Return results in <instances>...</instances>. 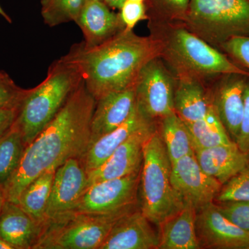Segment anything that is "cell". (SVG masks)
<instances>
[{"label":"cell","instance_id":"1","mask_svg":"<svg viewBox=\"0 0 249 249\" xmlns=\"http://www.w3.org/2000/svg\"><path fill=\"white\" fill-rule=\"evenodd\" d=\"M96 103L83 80L53 121L26 147L5 186L6 200L17 203L23 190L37 177L56 170L69 159L81 157L89 145Z\"/></svg>","mask_w":249,"mask_h":249},{"label":"cell","instance_id":"2","mask_svg":"<svg viewBox=\"0 0 249 249\" xmlns=\"http://www.w3.org/2000/svg\"><path fill=\"white\" fill-rule=\"evenodd\" d=\"M160 53L161 44L155 36H140L124 29L95 47L83 41L75 44L65 56L77 67L87 89L98 101L135 86L142 67Z\"/></svg>","mask_w":249,"mask_h":249},{"label":"cell","instance_id":"3","mask_svg":"<svg viewBox=\"0 0 249 249\" xmlns=\"http://www.w3.org/2000/svg\"><path fill=\"white\" fill-rule=\"evenodd\" d=\"M148 27L150 34L161 44L160 58L178 79L191 78L209 85L227 73L249 76V71L182 24L149 21Z\"/></svg>","mask_w":249,"mask_h":249},{"label":"cell","instance_id":"4","mask_svg":"<svg viewBox=\"0 0 249 249\" xmlns=\"http://www.w3.org/2000/svg\"><path fill=\"white\" fill-rule=\"evenodd\" d=\"M82 82L77 67L64 55L49 66L42 83L27 89L13 124L26 146L53 121Z\"/></svg>","mask_w":249,"mask_h":249},{"label":"cell","instance_id":"5","mask_svg":"<svg viewBox=\"0 0 249 249\" xmlns=\"http://www.w3.org/2000/svg\"><path fill=\"white\" fill-rule=\"evenodd\" d=\"M171 170V161L157 127L144 145L138 202L142 214L158 227L185 206L172 184Z\"/></svg>","mask_w":249,"mask_h":249},{"label":"cell","instance_id":"6","mask_svg":"<svg viewBox=\"0 0 249 249\" xmlns=\"http://www.w3.org/2000/svg\"><path fill=\"white\" fill-rule=\"evenodd\" d=\"M219 49L237 36H249V0H191L180 23Z\"/></svg>","mask_w":249,"mask_h":249},{"label":"cell","instance_id":"7","mask_svg":"<svg viewBox=\"0 0 249 249\" xmlns=\"http://www.w3.org/2000/svg\"><path fill=\"white\" fill-rule=\"evenodd\" d=\"M138 206L107 214H67L44 229L35 249H100L118 219Z\"/></svg>","mask_w":249,"mask_h":249},{"label":"cell","instance_id":"8","mask_svg":"<svg viewBox=\"0 0 249 249\" xmlns=\"http://www.w3.org/2000/svg\"><path fill=\"white\" fill-rule=\"evenodd\" d=\"M176 76L160 57L147 62L135 83L137 109L148 120L157 123L175 113Z\"/></svg>","mask_w":249,"mask_h":249},{"label":"cell","instance_id":"9","mask_svg":"<svg viewBox=\"0 0 249 249\" xmlns=\"http://www.w3.org/2000/svg\"><path fill=\"white\" fill-rule=\"evenodd\" d=\"M140 172L88 187L71 213L107 214L138 204Z\"/></svg>","mask_w":249,"mask_h":249},{"label":"cell","instance_id":"10","mask_svg":"<svg viewBox=\"0 0 249 249\" xmlns=\"http://www.w3.org/2000/svg\"><path fill=\"white\" fill-rule=\"evenodd\" d=\"M87 187L88 173L80 158L69 159L57 168L42 231L49 224L71 213Z\"/></svg>","mask_w":249,"mask_h":249},{"label":"cell","instance_id":"11","mask_svg":"<svg viewBox=\"0 0 249 249\" xmlns=\"http://www.w3.org/2000/svg\"><path fill=\"white\" fill-rule=\"evenodd\" d=\"M171 182L183 204L197 209L214 202L223 185L205 173L196 155L171 163Z\"/></svg>","mask_w":249,"mask_h":249},{"label":"cell","instance_id":"12","mask_svg":"<svg viewBox=\"0 0 249 249\" xmlns=\"http://www.w3.org/2000/svg\"><path fill=\"white\" fill-rule=\"evenodd\" d=\"M249 77L241 73H227L208 85L214 109L229 137L235 142L238 138L243 118Z\"/></svg>","mask_w":249,"mask_h":249},{"label":"cell","instance_id":"13","mask_svg":"<svg viewBox=\"0 0 249 249\" xmlns=\"http://www.w3.org/2000/svg\"><path fill=\"white\" fill-rule=\"evenodd\" d=\"M196 229L201 249H249V232L231 222L213 202L196 210Z\"/></svg>","mask_w":249,"mask_h":249},{"label":"cell","instance_id":"14","mask_svg":"<svg viewBox=\"0 0 249 249\" xmlns=\"http://www.w3.org/2000/svg\"><path fill=\"white\" fill-rule=\"evenodd\" d=\"M157 128V123L134 134L118 147L101 166L88 172L87 188L101 181L139 173L143 160L144 145Z\"/></svg>","mask_w":249,"mask_h":249},{"label":"cell","instance_id":"15","mask_svg":"<svg viewBox=\"0 0 249 249\" xmlns=\"http://www.w3.org/2000/svg\"><path fill=\"white\" fill-rule=\"evenodd\" d=\"M150 223L138 206L118 219L100 249H158L159 232Z\"/></svg>","mask_w":249,"mask_h":249},{"label":"cell","instance_id":"16","mask_svg":"<svg viewBox=\"0 0 249 249\" xmlns=\"http://www.w3.org/2000/svg\"><path fill=\"white\" fill-rule=\"evenodd\" d=\"M135 107V86L109 93L96 101L90 123L89 145L120 127Z\"/></svg>","mask_w":249,"mask_h":249},{"label":"cell","instance_id":"17","mask_svg":"<svg viewBox=\"0 0 249 249\" xmlns=\"http://www.w3.org/2000/svg\"><path fill=\"white\" fill-rule=\"evenodd\" d=\"M75 22L88 47L101 45L125 29L119 13L111 11L103 0H87Z\"/></svg>","mask_w":249,"mask_h":249},{"label":"cell","instance_id":"18","mask_svg":"<svg viewBox=\"0 0 249 249\" xmlns=\"http://www.w3.org/2000/svg\"><path fill=\"white\" fill-rule=\"evenodd\" d=\"M157 123L148 120L135 109L129 119L120 127L90 144L80 157L87 173L101 166L112 155L118 147L142 129L151 127Z\"/></svg>","mask_w":249,"mask_h":249},{"label":"cell","instance_id":"19","mask_svg":"<svg viewBox=\"0 0 249 249\" xmlns=\"http://www.w3.org/2000/svg\"><path fill=\"white\" fill-rule=\"evenodd\" d=\"M42 228L17 203L6 200L0 212V237L14 249H35Z\"/></svg>","mask_w":249,"mask_h":249},{"label":"cell","instance_id":"20","mask_svg":"<svg viewBox=\"0 0 249 249\" xmlns=\"http://www.w3.org/2000/svg\"><path fill=\"white\" fill-rule=\"evenodd\" d=\"M195 155L205 173L224 185L249 165V155L233 142L205 149H196Z\"/></svg>","mask_w":249,"mask_h":249},{"label":"cell","instance_id":"21","mask_svg":"<svg viewBox=\"0 0 249 249\" xmlns=\"http://www.w3.org/2000/svg\"><path fill=\"white\" fill-rule=\"evenodd\" d=\"M175 111L185 124L203 119L212 107L209 85L191 78H177Z\"/></svg>","mask_w":249,"mask_h":249},{"label":"cell","instance_id":"22","mask_svg":"<svg viewBox=\"0 0 249 249\" xmlns=\"http://www.w3.org/2000/svg\"><path fill=\"white\" fill-rule=\"evenodd\" d=\"M196 210L186 204L159 227L160 245L158 249H199L196 229Z\"/></svg>","mask_w":249,"mask_h":249},{"label":"cell","instance_id":"23","mask_svg":"<svg viewBox=\"0 0 249 249\" xmlns=\"http://www.w3.org/2000/svg\"><path fill=\"white\" fill-rule=\"evenodd\" d=\"M157 127L171 163L186 156L194 155L188 127L176 113L160 119L157 122Z\"/></svg>","mask_w":249,"mask_h":249},{"label":"cell","instance_id":"24","mask_svg":"<svg viewBox=\"0 0 249 249\" xmlns=\"http://www.w3.org/2000/svg\"><path fill=\"white\" fill-rule=\"evenodd\" d=\"M55 173L52 170L37 177L23 190L18 199L17 204L42 229Z\"/></svg>","mask_w":249,"mask_h":249},{"label":"cell","instance_id":"25","mask_svg":"<svg viewBox=\"0 0 249 249\" xmlns=\"http://www.w3.org/2000/svg\"><path fill=\"white\" fill-rule=\"evenodd\" d=\"M191 134L193 149H205L233 143L213 106L200 120L186 124Z\"/></svg>","mask_w":249,"mask_h":249},{"label":"cell","instance_id":"26","mask_svg":"<svg viewBox=\"0 0 249 249\" xmlns=\"http://www.w3.org/2000/svg\"><path fill=\"white\" fill-rule=\"evenodd\" d=\"M26 147L20 132L13 126L0 137V187L4 190L19 166Z\"/></svg>","mask_w":249,"mask_h":249},{"label":"cell","instance_id":"27","mask_svg":"<svg viewBox=\"0 0 249 249\" xmlns=\"http://www.w3.org/2000/svg\"><path fill=\"white\" fill-rule=\"evenodd\" d=\"M87 0H41V15L49 27L76 22Z\"/></svg>","mask_w":249,"mask_h":249},{"label":"cell","instance_id":"28","mask_svg":"<svg viewBox=\"0 0 249 249\" xmlns=\"http://www.w3.org/2000/svg\"><path fill=\"white\" fill-rule=\"evenodd\" d=\"M191 0H154V11L148 16L150 22H183Z\"/></svg>","mask_w":249,"mask_h":249},{"label":"cell","instance_id":"29","mask_svg":"<svg viewBox=\"0 0 249 249\" xmlns=\"http://www.w3.org/2000/svg\"><path fill=\"white\" fill-rule=\"evenodd\" d=\"M214 201H249V165L223 185Z\"/></svg>","mask_w":249,"mask_h":249},{"label":"cell","instance_id":"30","mask_svg":"<svg viewBox=\"0 0 249 249\" xmlns=\"http://www.w3.org/2000/svg\"><path fill=\"white\" fill-rule=\"evenodd\" d=\"M218 49L236 65L249 71V36L232 37L222 43Z\"/></svg>","mask_w":249,"mask_h":249},{"label":"cell","instance_id":"31","mask_svg":"<svg viewBox=\"0 0 249 249\" xmlns=\"http://www.w3.org/2000/svg\"><path fill=\"white\" fill-rule=\"evenodd\" d=\"M27 92L6 72L0 70V108L19 107Z\"/></svg>","mask_w":249,"mask_h":249},{"label":"cell","instance_id":"32","mask_svg":"<svg viewBox=\"0 0 249 249\" xmlns=\"http://www.w3.org/2000/svg\"><path fill=\"white\" fill-rule=\"evenodd\" d=\"M218 210L231 222L249 232V201L218 203Z\"/></svg>","mask_w":249,"mask_h":249},{"label":"cell","instance_id":"33","mask_svg":"<svg viewBox=\"0 0 249 249\" xmlns=\"http://www.w3.org/2000/svg\"><path fill=\"white\" fill-rule=\"evenodd\" d=\"M119 10L121 19L127 30H134L141 21L148 19L145 3L142 1L124 0Z\"/></svg>","mask_w":249,"mask_h":249},{"label":"cell","instance_id":"34","mask_svg":"<svg viewBox=\"0 0 249 249\" xmlns=\"http://www.w3.org/2000/svg\"><path fill=\"white\" fill-rule=\"evenodd\" d=\"M235 143L242 152L249 155V77L246 86L243 118Z\"/></svg>","mask_w":249,"mask_h":249},{"label":"cell","instance_id":"35","mask_svg":"<svg viewBox=\"0 0 249 249\" xmlns=\"http://www.w3.org/2000/svg\"><path fill=\"white\" fill-rule=\"evenodd\" d=\"M18 108H0V137L12 127L18 112Z\"/></svg>","mask_w":249,"mask_h":249},{"label":"cell","instance_id":"36","mask_svg":"<svg viewBox=\"0 0 249 249\" xmlns=\"http://www.w3.org/2000/svg\"><path fill=\"white\" fill-rule=\"evenodd\" d=\"M104 2L112 9H120L124 0H103Z\"/></svg>","mask_w":249,"mask_h":249},{"label":"cell","instance_id":"37","mask_svg":"<svg viewBox=\"0 0 249 249\" xmlns=\"http://www.w3.org/2000/svg\"><path fill=\"white\" fill-rule=\"evenodd\" d=\"M5 201H6V196H5L4 188L2 187H0V212H1Z\"/></svg>","mask_w":249,"mask_h":249},{"label":"cell","instance_id":"38","mask_svg":"<svg viewBox=\"0 0 249 249\" xmlns=\"http://www.w3.org/2000/svg\"><path fill=\"white\" fill-rule=\"evenodd\" d=\"M0 249H14V248L0 237Z\"/></svg>","mask_w":249,"mask_h":249},{"label":"cell","instance_id":"39","mask_svg":"<svg viewBox=\"0 0 249 249\" xmlns=\"http://www.w3.org/2000/svg\"><path fill=\"white\" fill-rule=\"evenodd\" d=\"M0 16H1V17L4 18V19H6V21H7L8 22H12V20H11V18L9 17V15H8L7 14H6V12H5L4 10L2 9V7H1V5H0Z\"/></svg>","mask_w":249,"mask_h":249},{"label":"cell","instance_id":"40","mask_svg":"<svg viewBox=\"0 0 249 249\" xmlns=\"http://www.w3.org/2000/svg\"><path fill=\"white\" fill-rule=\"evenodd\" d=\"M132 1H142V2H144V1H145V0H132Z\"/></svg>","mask_w":249,"mask_h":249}]
</instances>
